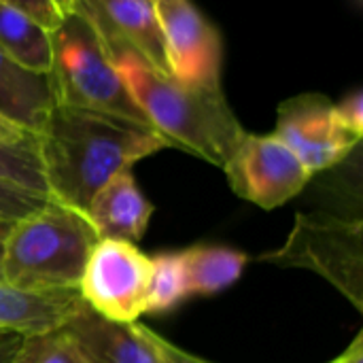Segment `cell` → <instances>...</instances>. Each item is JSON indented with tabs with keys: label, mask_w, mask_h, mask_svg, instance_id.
Masks as SVG:
<instances>
[{
	"label": "cell",
	"mask_w": 363,
	"mask_h": 363,
	"mask_svg": "<svg viewBox=\"0 0 363 363\" xmlns=\"http://www.w3.org/2000/svg\"><path fill=\"white\" fill-rule=\"evenodd\" d=\"M53 108L47 74L19 66L0 49V113L38 134Z\"/></svg>",
	"instance_id": "5bb4252c"
},
{
	"label": "cell",
	"mask_w": 363,
	"mask_h": 363,
	"mask_svg": "<svg viewBox=\"0 0 363 363\" xmlns=\"http://www.w3.org/2000/svg\"><path fill=\"white\" fill-rule=\"evenodd\" d=\"M187 285L179 253H157L151 257V279L147 289V313H170L187 300Z\"/></svg>",
	"instance_id": "e0dca14e"
},
{
	"label": "cell",
	"mask_w": 363,
	"mask_h": 363,
	"mask_svg": "<svg viewBox=\"0 0 363 363\" xmlns=\"http://www.w3.org/2000/svg\"><path fill=\"white\" fill-rule=\"evenodd\" d=\"M9 363H87L66 328L28 336Z\"/></svg>",
	"instance_id": "ac0fdd59"
},
{
	"label": "cell",
	"mask_w": 363,
	"mask_h": 363,
	"mask_svg": "<svg viewBox=\"0 0 363 363\" xmlns=\"http://www.w3.org/2000/svg\"><path fill=\"white\" fill-rule=\"evenodd\" d=\"M223 172L232 191L264 211L296 198L313 179L298 155L277 134L245 132Z\"/></svg>",
	"instance_id": "52a82bcc"
},
{
	"label": "cell",
	"mask_w": 363,
	"mask_h": 363,
	"mask_svg": "<svg viewBox=\"0 0 363 363\" xmlns=\"http://www.w3.org/2000/svg\"><path fill=\"white\" fill-rule=\"evenodd\" d=\"M164 347H166L168 355L174 359V363H211L206 362V359H200V357L191 355V353H187V351H183V349H179V347H174V345L168 342L166 338H164Z\"/></svg>",
	"instance_id": "d4e9b609"
},
{
	"label": "cell",
	"mask_w": 363,
	"mask_h": 363,
	"mask_svg": "<svg viewBox=\"0 0 363 363\" xmlns=\"http://www.w3.org/2000/svg\"><path fill=\"white\" fill-rule=\"evenodd\" d=\"M168 147L170 143L149 123L53 104L36 149L49 198L85 213L94 194L115 174Z\"/></svg>",
	"instance_id": "6da1fadb"
},
{
	"label": "cell",
	"mask_w": 363,
	"mask_h": 363,
	"mask_svg": "<svg viewBox=\"0 0 363 363\" xmlns=\"http://www.w3.org/2000/svg\"><path fill=\"white\" fill-rule=\"evenodd\" d=\"M85 215L98 238L138 242L153 215V204L140 191L132 170H121L89 200Z\"/></svg>",
	"instance_id": "4fadbf2b"
},
{
	"label": "cell",
	"mask_w": 363,
	"mask_h": 363,
	"mask_svg": "<svg viewBox=\"0 0 363 363\" xmlns=\"http://www.w3.org/2000/svg\"><path fill=\"white\" fill-rule=\"evenodd\" d=\"M259 262L311 270L332 283L355 311H363L362 219L300 213L285 245L259 255Z\"/></svg>",
	"instance_id": "5b68a950"
},
{
	"label": "cell",
	"mask_w": 363,
	"mask_h": 363,
	"mask_svg": "<svg viewBox=\"0 0 363 363\" xmlns=\"http://www.w3.org/2000/svg\"><path fill=\"white\" fill-rule=\"evenodd\" d=\"M98 240L83 211L47 198L2 236L0 279L21 289L79 287Z\"/></svg>",
	"instance_id": "3957f363"
},
{
	"label": "cell",
	"mask_w": 363,
	"mask_h": 363,
	"mask_svg": "<svg viewBox=\"0 0 363 363\" xmlns=\"http://www.w3.org/2000/svg\"><path fill=\"white\" fill-rule=\"evenodd\" d=\"M0 183L15 185L38 196H49L38 149L0 145Z\"/></svg>",
	"instance_id": "d6986e66"
},
{
	"label": "cell",
	"mask_w": 363,
	"mask_h": 363,
	"mask_svg": "<svg viewBox=\"0 0 363 363\" xmlns=\"http://www.w3.org/2000/svg\"><path fill=\"white\" fill-rule=\"evenodd\" d=\"M0 2L21 11L23 15L40 23L49 32H55L60 23L70 13L77 11V0H0Z\"/></svg>",
	"instance_id": "44dd1931"
},
{
	"label": "cell",
	"mask_w": 363,
	"mask_h": 363,
	"mask_svg": "<svg viewBox=\"0 0 363 363\" xmlns=\"http://www.w3.org/2000/svg\"><path fill=\"white\" fill-rule=\"evenodd\" d=\"M336 106V117L338 121L353 134H357L359 138L363 136V94L362 89L351 91L349 96H345Z\"/></svg>",
	"instance_id": "7402d4cb"
},
{
	"label": "cell",
	"mask_w": 363,
	"mask_h": 363,
	"mask_svg": "<svg viewBox=\"0 0 363 363\" xmlns=\"http://www.w3.org/2000/svg\"><path fill=\"white\" fill-rule=\"evenodd\" d=\"M0 49L32 72L49 74L51 70V32L4 2H0Z\"/></svg>",
	"instance_id": "2e32d148"
},
{
	"label": "cell",
	"mask_w": 363,
	"mask_h": 363,
	"mask_svg": "<svg viewBox=\"0 0 363 363\" xmlns=\"http://www.w3.org/2000/svg\"><path fill=\"white\" fill-rule=\"evenodd\" d=\"M330 363H363V332H359L353 342L347 347V351Z\"/></svg>",
	"instance_id": "cb8c5ba5"
},
{
	"label": "cell",
	"mask_w": 363,
	"mask_h": 363,
	"mask_svg": "<svg viewBox=\"0 0 363 363\" xmlns=\"http://www.w3.org/2000/svg\"><path fill=\"white\" fill-rule=\"evenodd\" d=\"M83 306L79 287L21 289L0 279V332L28 338L60 330Z\"/></svg>",
	"instance_id": "7c38bea8"
},
{
	"label": "cell",
	"mask_w": 363,
	"mask_h": 363,
	"mask_svg": "<svg viewBox=\"0 0 363 363\" xmlns=\"http://www.w3.org/2000/svg\"><path fill=\"white\" fill-rule=\"evenodd\" d=\"M179 255L189 296H215L232 287L249 262L245 253L230 247L198 245L179 251Z\"/></svg>",
	"instance_id": "9a60e30c"
},
{
	"label": "cell",
	"mask_w": 363,
	"mask_h": 363,
	"mask_svg": "<svg viewBox=\"0 0 363 363\" xmlns=\"http://www.w3.org/2000/svg\"><path fill=\"white\" fill-rule=\"evenodd\" d=\"M170 74L185 83L221 85L223 43L219 30L191 0H151Z\"/></svg>",
	"instance_id": "9c48e42d"
},
{
	"label": "cell",
	"mask_w": 363,
	"mask_h": 363,
	"mask_svg": "<svg viewBox=\"0 0 363 363\" xmlns=\"http://www.w3.org/2000/svg\"><path fill=\"white\" fill-rule=\"evenodd\" d=\"M64 328L87 363H174L164 338L147 325L106 321L87 306Z\"/></svg>",
	"instance_id": "8fae6325"
},
{
	"label": "cell",
	"mask_w": 363,
	"mask_h": 363,
	"mask_svg": "<svg viewBox=\"0 0 363 363\" xmlns=\"http://www.w3.org/2000/svg\"><path fill=\"white\" fill-rule=\"evenodd\" d=\"M121 79L145 119L170 147L223 168L245 136L221 85H198L162 74L132 51L115 57Z\"/></svg>",
	"instance_id": "7a4b0ae2"
},
{
	"label": "cell",
	"mask_w": 363,
	"mask_h": 363,
	"mask_svg": "<svg viewBox=\"0 0 363 363\" xmlns=\"http://www.w3.org/2000/svg\"><path fill=\"white\" fill-rule=\"evenodd\" d=\"M0 242H2V238H0Z\"/></svg>",
	"instance_id": "484cf974"
},
{
	"label": "cell",
	"mask_w": 363,
	"mask_h": 363,
	"mask_svg": "<svg viewBox=\"0 0 363 363\" xmlns=\"http://www.w3.org/2000/svg\"><path fill=\"white\" fill-rule=\"evenodd\" d=\"M274 134L311 174L338 166L362 140L338 121L334 102L323 94H300L279 104Z\"/></svg>",
	"instance_id": "ba28073f"
},
{
	"label": "cell",
	"mask_w": 363,
	"mask_h": 363,
	"mask_svg": "<svg viewBox=\"0 0 363 363\" xmlns=\"http://www.w3.org/2000/svg\"><path fill=\"white\" fill-rule=\"evenodd\" d=\"M151 257L134 242L100 238L85 262L79 294L106 321L136 323L147 313Z\"/></svg>",
	"instance_id": "8992f818"
},
{
	"label": "cell",
	"mask_w": 363,
	"mask_h": 363,
	"mask_svg": "<svg viewBox=\"0 0 363 363\" xmlns=\"http://www.w3.org/2000/svg\"><path fill=\"white\" fill-rule=\"evenodd\" d=\"M49 83L53 104L79 106L149 123L128 91L96 26L77 9L55 32ZM151 125V123H149Z\"/></svg>",
	"instance_id": "277c9868"
},
{
	"label": "cell",
	"mask_w": 363,
	"mask_h": 363,
	"mask_svg": "<svg viewBox=\"0 0 363 363\" xmlns=\"http://www.w3.org/2000/svg\"><path fill=\"white\" fill-rule=\"evenodd\" d=\"M0 145H17V147H38V134L32 130L11 121L0 113Z\"/></svg>",
	"instance_id": "603a6c76"
},
{
	"label": "cell",
	"mask_w": 363,
	"mask_h": 363,
	"mask_svg": "<svg viewBox=\"0 0 363 363\" xmlns=\"http://www.w3.org/2000/svg\"><path fill=\"white\" fill-rule=\"evenodd\" d=\"M49 196H38L9 183H0V238L28 213L38 208Z\"/></svg>",
	"instance_id": "ffe728a7"
},
{
	"label": "cell",
	"mask_w": 363,
	"mask_h": 363,
	"mask_svg": "<svg viewBox=\"0 0 363 363\" xmlns=\"http://www.w3.org/2000/svg\"><path fill=\"white\" fill-rule=\"evenodd\" d=\"M77 9L96 26L113 57L132 51L153 70L170 74L151 0H77Z\"/></svg>",
	"instance_id": "30bf717a"
}]
</instances>
